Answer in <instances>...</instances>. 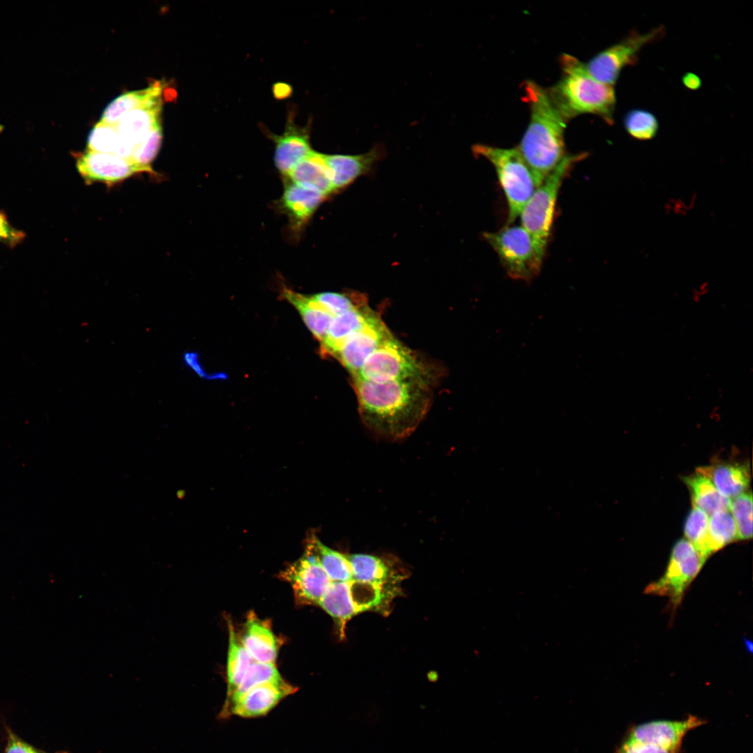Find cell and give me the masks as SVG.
<instances>
[{"instance_id":"6da1fadb","label":"cell","mask_w":753,"mask_h":753,"mask_svg":"<svg viewBox=\"0 0 753 753\" xmlns=\"http://www.w3.org/2000/svg\"><path fill=\"white\" fill-rule=\"evenodd\" d=\"M434 380L429 377L383 383L352 380L363 422L374 434L388 439L409 436L430 407Z\"/></svg>"},{"instance_id":"7a4b0ae2","label":"cell","mask_w":753,"mask_h":753,"mask_svg":"<svg viewBox=\"0 0 753 753\" xmlns=\"http://www.w3.org/2000/svg\"><path fill=\"white\" fill-rule=\"evenodd\" d=\"M530 121L517 147L540 185L566 155L564 131L567 121L547 89L532 80L523 84Z\"/></svg>"},{"instance_id":"3957f363","label":"cell","mask_w":753,"mask_h":753,"mask_svg":"<svg viewBox=\"0 0 753 753\" xmlns=\"http://www.w3.org/2000/svg\"><path fill=\"white\" fill-rule=\"evenodd\" d=\"M560 63L562 75L547 91L563 117L568 121L579 115L591 114L612 125L616 102L614 87L594 79L586 70L584 63L573 56L563 54Z\"/></svg>"},{"instance_id":"277c9868","label":"cell","mask_w":753,"mask_h":753,"mask_svg":"<svg viewBox=\"0 0 753 753\" xmlns=\"http://www.w3.org/2000/svg\"><path fill=\"white\" fill-rule=\"evenodd\" d=\"M472 150L476 156L485 158L494 167L507 199L508 224H511L540 183L517 147L476 144Z\"/></svg>"},{"instance_id":"5b68a950","label":"cell","mask_w":753,"mask_h":753,"mask_svg":"<svg viewBox=\"0 0 753 753\" xmlns=\"http://www.w3.org/2000/svg\"><path fill=\"white\" fill-rule=\"evenodd\" d=\"M586 153L566 155L536 188L519 216L521 225L531 236L538 254L543 259L551 234L554 209L561 183L574 165Z\"/></svg>"},{"instance_id":"8992f818","label":"cell","mask_w":753,"mask_h":753,"mask_svg":"<svg viewBox=\"0 0 753 753\" xmlns=\"http://www.w3.org/2000/svg\"><path fill=\"white\" fill-rule=\"evenodd\" d=\"M412 377L435 379L432 368L392 335L370 354L351 379L383 383Z\"/></svg>"},{"instance_id":"52a82bcc","label":"cell","mask_w":753,"mask_h":753,"mask_svg":"<svg viewBox=\"0 0 753 753\" xmlns=\"http://www.w3.org/2000/svg\"><path fill=\"white\" fill-rule=\"evenodd\" d=\"M703 723L689 715L680 720H653L633 726L615 753H679L686 734Z\"/></svg>"},{"instance_id":"ba28073f","label":"cell","mask_w":753,"mask_h":753,"mask_svg":"<svg viewBox=\"0 0 753 753\" xmlns=\"http://www.w3.org/2000/svg\"><path fill=\"white\" fill-rule=\"evenodd\" d=\"M483 236L510 278L530 282L540 273L542 258L522 225H507L496 232H485Z\"/></svg>"},{"instance_id":"9c48e42d","label":"cell","mask_w":753,"mask_h":753,"mask_svg":"<svg viewBox=\"0 0 753 753\" xmlns=\"http://www.w3.org/2000/svg\"><path fill=\"white\" fill-rule=\"evenodd\" d=\"M664 33L663 26L644 33L632 31L620 42L598 52L584 63L586 70L597 81L613 86L622 70L636 63L641 49L662 38Z\"/></svg>"},{"instance_id":"30bf717a","label":"cell","mask_w":753,"mask_h":753,"mask_svg":"<svg viewBox=\"0 0 753 753\" xmlns=\"http://www.w3.org/2000/svg\"><path fill=\"white\" fill-rule=\"evenodd\" d=\"M705 561L690 542L687 539L678 540L673 546L664 574L650 584L645 593L668 597L671 606L676 607Z\"/></svg>"},{"instance_id":"8fae6325","label":"cell","mask_w":753,"mask_h":753,"mask_svg":"<svg viewBox=\"0 0 753 753\" xmlns=\"http://www.w3.org/2000/svg\"><path fill=\"white\" fill-rule=\"evenodd\" d=\"M280 577L291 586L296 602L307 605H318L332 582L316 558L306 552Z\"/></svg>"},{"instance_id":"7c38bea8","label":"cell","mask_w":753,"mask_h":753,"mask_svg":"<svg viewBox=\"0 0 753 753\" xmlns=\"http://www.w3.org/2000/svg\"><path fill=\"white\" fill-rule=\"evenodd\" d=\"M76 167L87 183L100 181L112 185L123 181L135 174L153 173L129 158L89 149L78 155Z\"/></svg>"},{"instance_id":"4fadbf2b","label":"cell","mask_w":753,"mask_h":753,"mask_svg":"<svg viewBox=\"0 0 753 753\" xmlns=\"http://www.w3.org/2000/svg\"><path fill=\"white\" fill-rule=\"evenodd\" d=\"M392 335L384 322L375 313L361 329L345 340L335 358L352 376L360 370L370 354Z\"/></svg>"},{"instance_id":"5bb4252c","label":"cell","mask_w":753,"mask_h":753,"mask_svg":"<svg viewBox=\"0 0 753 753\" xmlns=\"http://www.w3.org/2000/svg\"><path fill=\"white\" fill-rule=\"evenodd\" d=\"M296 692V688L282 679L258 685L224 706L220 715L245 718L268 714L285 697Z\"/></svg>"},{"instance_id":"9a60e30c","label":"cell","mask_w":753,"mask_h":753,"mask_svg":"<svg viewBox=\"0 0 753 753\" xmlns=\"http://www.w3.org/2000/svg\"><path fill=\"white\" fill-rule=\"evenodd\" d=\"M294 117L292 113L289 112L284 130L281 135L273 134L268 130L265 132L275 144V164L284 176L313 151L310 142V126L296 125Z\"/></svg>"},{"instance_id":"2e32d148","label":"cell","mask_w":753,"mask_h":753,"mask_svg":"<svg viewBox=\"0 0 753 753\" xmlns=\"http://www.w3.org/2000/svg\"><path fill=\"white\" fill-rule=\"evenodd\" d=\"M375 313L364 298L353 308L333 316L321 342V352L335 357L345 340L361 329Z\"/></svg>"},{"instance_id":"e0dca14e","label":"cell","mask_w":753,"mask_h":753,"mask_svg":"<svg viewBox=\"0 0 753 753\" xmlns=\"http://www.w3.org/2000/svg\"><path fill=\"white\" fill-rule=\"evenodd\" d=\"M379 145L359 155L324 154L323 160L332 178L334 190L345 188L356 178L367 172L383 155Z\"/></svg>"},{"instance_id":"ac0fdd59","label":"cell","mask_w":753,"mask_h":753,"mask_svg":"<svg viewBox=\"0 0 753 753\" xmlns=\"http://www.w3.org/2000/svg\"><path fill=\"white\" fill-rule=\"evenodd\" d=\"M245 648L256 662L275 664L280 648V641L273 632L270 624L250 612L247 616L241 637Z\"/></svg>"},{"instance_id":"d6986e66","label":"cell","mask_w":753,"mask_h":753,"mask_svg":"<svg viewBox=\"0 0 753 753\" xmlns=\"http://www.w3.org/2000/svg\"><path fill=\"white\" fill-rule=\"evenodd\" d=\"M280 208L287 215L294 229H300L312 218L326 198L322 193L286 179Z\"/></svg>"},{"instance_id":"ffe728a7","label":"cell","mask_w":753,"mask_h":753,"mask_svg":"<svg viewBox=\"0 0 753 753\" xmlns=\"http://www.w3.org/2000/svg\"><path fill=\"white\" fill-rule=\"evenodd\" d=\"M709 478L724 496L732 499L745 492L750 482L748 464L717 463L697 469Z\"/></svg>"},{"instance_id":"44dd1931","label":"cell","mask_w":753,"mask_h":753,"mask_svg":"<svg viewBox=\"0 0 753 753\" xmlns=\"http://www.w3.org/2000/svg\"><path fill=\"white\" fill-rule=\"evenodd\" d=\"M353 580L382 586H397L399 574L393 563L384 557L355 554L347 556Z\"/></svg>"},{"instance_id":"7402d4cb","label":"cell","mask_w":753,"mask_h":753,"mask_svg":"<svg viewBox=\"0 0 753 753\" xmlns=\"http://www.w3.org/2000/svg\"><path fill=\"white\" fill-rule=\"evenodd\" d=\"M162 105V100L131 110L125 114L116 125L122 138L134 149L155 126L161 123Z\"/></svg>"},{"instance_id":"603a6c76","label":"cell","mask_w":753,"mask_h":753,"mask_svg":"<svg viewBox=\"0 0 753 753\" xmlns=\"http://www.w3.org/2000/svg\"><path fill=\"white\" fill-rule=\"evenodd\" d=\"M287 180L317 190L326 197L335 192L330 173L322 153L313 151L297 164L286 176Z\"/></svg>"},{"instance_id":"cb8c5ba5","label":"cell","mask_w":753,"mask_h":753,"mask_svg":"<svg viewBox=\"0 0 753 753\" xmlns=\"http://www.w3.org/2000/svg\"><path fill=\"white\" fill-rule=\"evenodd\" d=\"M162 83L157 81L144 89L127 92L116 97L105 107L99 122L116 126L127 112L162 100Z\"/></svg>"},{"instance_id":"d4e9b609","label":"cell","mask_w":753,"mask_h":753,"mask_svg":"<svg viewBox=\"0 0 753 753\" xmlns=\"http://www.w3.org/2000/svg\"><path fill=\"white\" fill-rule=\"evenodd\" d=\"M351 581H332L318 604L334 620L341 637L344 636L347 623L358 614L353 603Z\"/></svg>"},{"instance_id":"484cf974","label":"cell","mask_w":753,"mask_h":753,"mask_svg":"<svg viewBox=\"0 0 753 753\" xmlns=\"http://www.w3.org/2000/svg\"><path fill=\"white\" fill-rule=\"evenodd\" d=\"M282 296L297 309L308 329L321 342L333 316L312 296H305L287 288L282 289Z\"/></svg>"},{"instance_id":"4316f807","label":"cell","mask_w":753,"mask_h":753,"mask_svg":"<svg viewBox=\"0 0 753 753\" xmlns=\"http://www.w3.org/2000/svg\"><path fill=\"white\" fill-rule=\"evenodd\" d=\"M683 480L690 492L693 507L700 509L708 516L717 511L729 510L730 499L721 494L705 476L696 471L683 477Z\"/></svg>"},{"instance_id":"83f0119b","label":"cell","mask_w":753,"mask_h":753,"mask_svg":"<svg viewBox=\"0 0 753 753\" xmlns=\"http://www.w3.org/2000/svg\"><path fill=\"white\" fill-rule=\"evenodd\" d=\"M305 552L316 558L331 581L353 580L347 556L326 546L315 535L307 538Z\"/></svg>"},{"instance_id":"f1b7e54d","label":"cell","mask_w":753,"mask_h":753,"mask_svg":"<svg viewBox=\"0 0 753 753\" xmlns=\"http://www.w3.org/2000/svg\"><path fill=\"white\" fill-rule=\"evenodd\" d=\"M229 626V649L227 664V690L229 699L240 685L243 676L254 661L236 634L232 623Z\"/></svg>"},{"instance_id":"f546056e","label":"cell","mask_w":753,"mask_h":753,"mask_svg":"<svg viewBox=\"0 0 753 753\" xmlns=\"http://www.w3.org/2000/svg\"><path fill=\"white\" fill-rule=\"evenodd\" d=\"M87 149L130 159L135 149L122 138L116 126L98 122L89 135Z\"/></svg>"},{"instance_id":"4dcf8cb0","label":"cell","mask_w":753,"mask_h":753,"mask_svg":"<svg viewBox=\"0 0 753 753\" xmlns=\"http://www.w3.org/2000/svg\"><path fill=\"white\" fill-rule=\"evenodd\" d=\"M736 540L737 528L729 510L717 511L710 516L708 547L710 554Z\"/></svg>"},{"instance_id":"1f68e13d","label":"cell","mask_w":753,"mask_h":753,"mask_svg":"<svg viewBox=\"0 0 753 753\" xmlns=\"http://www.w3.org/2000/svg\"><path fill=\"white\" fill-rule=\"evenodd\" d=\"M623 125L628 135L638 140L652 139L659 130L657 117L652 112L643 109L628 111L623 118Z\"/></svg>"},{"instance_id":"d6a6232c","label":"cell","mask_w":753,"mask_h":753,"mask_svg":"<svg viewBox=\"0 0 753 753\" xmlns=\"http://www.w3.org/2000/svg\"><path fill=\"white\" fill-rule=\"evenodd\" d=\"M708 515L693 507L684 524L685 539L690 542L706 560L710 555L708 547Z\"/></svg>"},{"instance_id":"836d02e7","label":"cell","mask_w":753,"mask_h":753,"mask_svg":"<svg viewBox=\"0 0 753 753\" xmlns=\"http://www.w3.org/2000/svg\"><path fill=\"white\" fill-rule=\"evenodd\" d=\"M281 679L282 678L275 664L261 663L254 661L246 671L235 692L229 699L225 700L224 706L227 705L258 685Z\"/></svg>"},{"instance_id":"e575fe53","label":"cell","mask_w":753,"mask_h":753,"mask_svg":"<svg viewBox=\"0 0 753 753\" xmlns=\"http://www.w3.org/2000/svg\"><path fill=\"white\" fill-rule=\"evenodd\" d=\"M729 510L737 528L738 540L752 537V494L745 492L730 499Z\"/></svg>"},{"instance_id":"d590c367","label":"cell","mask_w":753,"mask_h":753,"mask_svg":"<svg viewBox=\"0 0 753 753\" xmlns=\"http://www.w3.org/2000/svg\"><path fill=\"white\" fill-rule=\"evenodd\" d=\"M162 132L161 123L155 126L144 139L134 149L130 158L137 165L151 172V164L155 158L161 146Z\"/></svg>"},{"instance_id":"8d00e7d4","label":"cell","mask_w":753,"mask_h":753,"mask_svg":"<svg viewBox=\"0 0 753 753\" xmlns=\"http://www.w3.org/2000/svg\"><path fill=\"white\" fill-rule=\"evenodd\" d=\"M312 297L333 316L353 308L365 298L358 293L347 294L331 291L321 292Z\"/></svg>"},{"instance_id":"74e56055","label":"cell","mask_w":753,"mask_h":753,"mask_svg":"<svg viewBox=\"0 0 753 753\" xmlns=\"http://www.w3.org/2000/svg\"><path fill=\"white\" fill-rule=\"evenodd\" d=\"M183 363L201 379L208 380H224L227 379L225 372L207 373L201 365L199 355L196 351H186L183 355Z\"/></svg>"},{"instance_id":"f35d334b","label":"cell","mask_w":753,"mask_h":753,"mask_svg":"<svg viewBox=\"0 0 753 753\" xmlns=\"http://www.w3.org/2000/svg\"><path fill=\"white\" fill-rule=\"evenodd\" d=\"M24 237L25 234L13 227L6 215L0 211V243L13 247L20 243Z\"/></svg>"},{"instance_id":"ab89813d","label":"cell","mask_w":753,"mask_h":753,"mask_svg":"<svg viewBox=\"0 0 753 753\" xmlns=\"http://www.w3.org/2000/svg\"><path fill=\"white\" fill-rule=\"evenodd\" d=\"M35 749L15 736H10L6 753H33Z\"/></svg>"},{"instance_id":"60d3db41","label":"cell","mask_w":753,"mask_h":753,"mask_svg":"<svg viewBox=\"0 0 753 753\" xmlns=\"http://www.w3.org/2000/svg\"><path fill=\"white\" fill-rule=\"evenodd\" d=\"M684 86L690 90H697L701 86L700 78L694 73H686L682 77Z\"/></svg>"},{"instance_id":"b9f144b4","label":"cell","mask_w":753,"mask_h":753,"mask_svg":"<svg viewBox=\"0 0 753 753\" xmlns=\"http://www.w3.org/2000/svg\"><path fill=\"white\" fill-rule=\"evenodd\" d=\"M745 647L747 648V651L750 653H752V646H753L752 641L745 639Z\"/></svg>"},{"instance_id":"7bdbcfd3","label":"cell","mask_w":753,"mask_h":753,"mask_svg":"<svg viewBox=\"0 0 753 753\" xmlns=\"http://www.w3.org/2000/svg\"><path fill=\"white\" fill-rule=\"evenodd\" d=\"M33 753H40V752H38V751H36V750H34V752H33ZM64 753H66V752H64Z\"/></svg>"}]
</instances>
